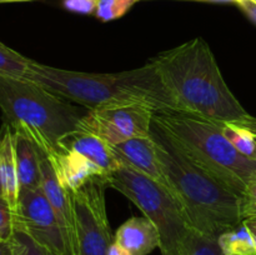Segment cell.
<instances>
[{
  "mask_svg": "<svg viewBox=\"0 0 256 255\" xmlns=\"http://www.w3.org/2000/svg\"><path fill=\"white\" fill-rule=\"evenodd\" d=\"M150 62L180 112L256 129V118L244 109L229 89L212 49L202 38L159 52Z\"/></svg>",
  "mask_w": 256,
  "mask_h": 255,
  "instance_id": "6da1fadb",
  "label": "cell"
},
{
  "mask_svg": "<svg viewBox=\"0 0 256 255\" xmlns=\"http://www.w3.org/2000/svg\"><path fill=\"white\" fill-rule=\"evenodd\" d=\"M30 82L85 109L142 104L154 112H180L152 62L115 74L72 72L35 62Z\"/></svg>",
  "mask_w": 256,
  "mask_h": 255,
  "instance_id": "7a4b0ae2",
  "label": "cell"
},
{
  "mask_svg": "<svg viewBox=\"0 0 256 255\" xmlns=\"http://www.w3.org/2000/svg\"><path fill=\"white\" fill-rule=\"evenodd\" d=\"M152 136L172 194L192 229L218 239L242 222L236 194L190 162L154 122Z\"/></svg>",
  "mask_w": 256,
  "mask_h": 255,
  "instance_id": "3957f363",
  "label": "cell"
},
{
  "mask_svg": "<svg viewBox=\"0 0 256 255\" xmlns=\"http://www.w3.org/2000/svg\"><path fill=\"white\" fill-rule=\"evenodd\" d=\"M152 122L190 162L239 198L256 179V160L244 156L232 146L219 122L186 112H154Z\"/></svg>",
  "mask_w": 256,
  "mask_h": 255,
  "instance_id": "277c9868",
  "label": "cell"
},
{
  "mask_svg": "<svg viewBox=\"0 0 256 255\" xmlns=\"http://www.w3.org/2000/svg\"><path fill=\"white\" fill-rule=\"evenodd\" d=\"M0 109L5 122L26 135L48 156L58 152L64 135L78 130L80 119L88 112L42 85L2 76Z\"/></svg>",
  "mask_w": 256,
  "mask_h": 255,
  "instance_id": "5b68a950",
  "label": "cell"
},
{
  "mask_svg": "<svg viewBox=\"0 0 256 255\" xmlns=\"http://www.w3.org/2000/svg\"><path fill=\"white\" fill-rule=\"evenodd\" d=\"M110 188L134 202L146 219L154 224L160 239L162 255H184L192 232L174 195L130 168L122 166L106 176Z\"/></svg>",
  "mask_w": 256,
  "mask_h": 255,
  "instance_id": "8992f818",
  "label": "cell"
},
{
  "mask_svg": "<svg viewBox=\"0 0 256 255\" xmlns=\"http://www.w3.org/2000/svg\"><path fill=\"white\" fill-rule=\"evenodd\" d=\"M108 186L106 176H99L70 190L78 255H106L114 242L105 205Z\"/></svg>",
  "mask_w": 256,
  "mask_h": 255,
  "instance_id": "52a82bcc",
  "label": "cell"
},
{
  "mask_svg": "<svg viewBox=\"0 0 256 255\" xmlns=\"http://www.w3.org/2000/svg\"><path fill=\"white\" fill-rule=\"evenodd\" d=\"M154 110L142 104L105 105L88 110L80 119L78 130L90 132L109 145L152 132Z\"/></svg>",
  "mask_w": 256,
  "mask_h": 255,
  "instance_id": "ba28073f",
  "label": "cell"
},
{
  "mask_svg": "<svg viewBox=\"0 0 256 255\" xmlns=\"http://www.w3.org/2000/svg\"><path fill=\"white\" fill-rule=\"evenodd\" d=\"M14 229L29 234L52 255H72L65 242L59 220L42 188L20 189L14 212Z\"/></svg>",
  "mask_w": 256,
  "mask_h": 255,
  "instance_id": "9c48e42d",
  "label": "cell"
},
{
  "mask_svg": "<svg viewBox=\"0 0 256 255\" xmlns=\"http://www.w3.org/2000/svg\"><path fill=\"white\" fill-rule=\"evenodd\" d=\"M39 150V149H38ZM40 170H42V189L49 200L59 220L65 242L72 255L76 254V236H75L74 210L70 190L65 188L58 176L52 162L45 152L39 150Z\"/></svg>",
  "mask_w": 256,
  "mask_h": 255,
  "instance_id": "30bf717a",
  "label": "cell"
},
{
  "mask_svg": "<svg viewBox=\"0 0 256 255\" xmlns=\"http://www.w3.org/2000/svg\"><path fill=\"white\" fill-rule=\"evenodd\" d=\"M115 158L122 166L130 168L139 174L154 180L172 194L162 165L158 158L152 132L148 136L132 138L116 145H110ZM174 195V194H172ZM175 198V196H174Z\"/></svg>",
  "mask_w": 256,
  "mask_h": 255,
  "instance_id": "8fae6325",
  "label": "cell"
},
{
  "mask_svg": "<svg viewBox=\"0 0 256 255\" xmlns=\"http://www.w3.org/2000/svg\"><path fill=\"white\" fill-rule=\"evenodd\" d=\"M59 148L70 150V152H74L86 158L89 162L96 165L106 176L122 168V164L118 162L112 152V146L106 142L90 134V132L74 130V132L64 135L59 140L58 149Z\"/></svg>",
  "mask_w": 256,
  "mask_h": 255,
  "instance_id": "7c38bea8",
  "label": "cell"
},
{
  "mask_svg": "<svg viewBox=\"0 0 256 255\" xmlns=\"http://www.w3.org/2000/svg\"><path fill=\"white\" fill-rule=\"evenodd\" d=\"M114 242L130 255H148L160 245L158 230L145 216L126 220L115 232Z\"/></svg>",
  "mask_w": 256,
  "mask_h": 255,
  "instance_id": "4fadbf2b",
  "label": "cell"
},
{
  "mask_svg": "<svg viewBox=\"0 0 256 255\" xmlns=\"http://www.w3.org/2000/svg\"><path fill=\"white\" fill-rule=\"evenodd\" d=\"M0 174H2V196L9 202L14 212L19 200L20 185L16 160H15L14 134H12V128L8 122H4L0 130Z\"/></svg>",
  "mask_w": 256,
  "mask_h": 255,
  "instance_id": "5bb4252c",
  "label": "cell"
},
{
  "mask_svg": "<svg viewBox=\"0 0 256 255\" xmlns=\"http://www.w3.org/2000/svg\"><path fill=\"white\" fill-rule=\"evenodd\" d=\"M12 134L20 189H39L42 188L39 150L36 145L22 132L12 130Z\"/></svg>",
  "mask_w": 256,
  "mask_h": 255,
  "instance_id": "9a60e30c",
  "label": "cell"
},
{
  "mask_svg": "<svg viewBox=\"0 0 256 255\" xmlns=\"http://www.w3.org/2000/svg\"><path fill=\"white\" fill-rule=\"evenodd\" d=\"M218 242L224 255H256V244L244 222L222 232Z\"/></svg>",
  "mask_w": 256,
  "mask_h": 255,
  "instance_id": "2e32d148",
  "label": "cell"
},
{
  "mask_svg": "<svg viewBox=\"0 0 256 255\" xmlns=\"http://www.w3.org/2000/svg\"><path fill=\"white\" fill-rule=\"evenodd\" d=\"M34 60L19 54L0 42V76L30 82Z\"/></svg>",
  "mask_w": 256,
  "mask_h": 255,
  "instance_id": "e0dca14e",
  "label": "cell"
},
{
  "mask_svg": "<svg viewBox=\"0 0 256 255\" xmlns=\"http://www.w3.org/2000/svg\"><path fill=\"white\" fill-rule=\"evenodd\" d=\"M224 136L232 146L249 159L256 160V129L236 122H219Z\"/></svg>",
  "mask_w": 256,
  "mask_h": 255,
  "instance_id": "ac0fdd59",
  "label": "cell"
},
{
  "mask_svg": "<svg viewBox=\"0 0 256 255\" xmlns=\"http://www.w3.org/2000/svg\"><path fill=\"white\" fill-rule=\"evenodd\" d=\"M9 242L12 245V255H52L46 248L40 245L36 240L32 239L22 230L14 229Z\"/></svg>",
  "mask_w": 256,
  "mask_h": 255,
  "instance_id": "d6986e66",
  "label": "cell"
},
{
  "mask_svg": "<svg viewBox=\"0 0 256 255\" xmlns=\"http://www.w3.org/2000/svg\"><path fill=\"white\" fill-rule=\"evenodd\" d=\"M184 255H224L218 239L192 230Z\"/></svg>",
  "mask_w": 256,
  "mask_h": 255,
  "instance_id": "ffe728a7",
  "label": "cell"
},
{
  "mask_svg": "<svg viewBox=\"0 0 256 255\" xmlns=\"http://www.w3.org/2000/svg\"><path fill=\"white\" fill-rule=\"evenodd\" d=\"M136 0H98L95 16L102 22H112L124 16Z\"/></svg>",
  "mask_w": 256,
  "mask_h": 255,
  "instance_id": "44dd1931",
  "label": "cell"
},
{
  "mask_svg": "<svg viewBox=\"0 0 256 255\" xmlns=\"http://www.w3.org/2000/svg\"><path fill=\"white\" fill-rule=\"evenodd\" d=\"M240 216L242 220L255 219L256 218V179L252 180L239 198Z\"/></svg>",
  "mask_w": 256,
  "mask_h": 255,
  "instance_id": "7402d4cb",
  "label": "cell"
},
{
  "mask_svg": "<svg viewBox=\"0 0 256 255\" xmlns=\"http://www.w3.org/2000/svg\"><path fill=\"white\" fill-rule=\"evenodd\" d=\"M14 232V212L9 202L0 198V240L9 242Z\"/></svg>",
  "mask_w": 256,
  "mask_h": 255,
  "instance_id": "603a6c76",
  "label": "cell"
},
{
  "mask_svg": "<svg viewBox=\"0 0 256 255\" xmlns=\"http://www.w3.org/2000/svg\"><path fill=\"white\" fill-rule=\"evenodd\" d=\"M62 5L66 10L79 14H94L98 0H64Z\"/></svg>",
  "mask_w": 256,
  "mask_h": 255,
  "instance_id": "cb8c5ba5",
  "label": "cell"
},
{
  "mask_svg": "<svg viewBox=\"0 0 256 255\" xmlns=\"http://www.w3.org/2000/svg\"><path fill=\"white\" fill-rule=\"evenodd\" d=\"M238 6L242 10L245 15L256 25V4L252 0H239Z\"/></svg>",
  "mask_w": 256,
  "mask_h": 255,
  "instance_id": "d4e9b609",
  "label": "cell"
},
{
  "mask_svg": "<svg viewBox=\"0 0 256 255\" xmlns=\"http://www.w3.org/2000/svg\"><path fill=\"white\" fill-rule=\"evenodd\" d=\"M106 255H130V252H126L122 246H120L118 242H112V245H110L109 250H108Z\"/></svg>",
  "mask_w": 256,
  "mask_h": 255,
  "instance_id": "484cf974",
  "label": "cell"
},
{
  "mask_svg": "<svg viewBox=\"0 0 256 255\" xmlns=\"http://www.w3.org/2000/svg\"><path fill=\"white\" fill-rule=\"evenodd\" d=\"M0 255H12V249L10 242L0 240Z\"/></svg>",
  "mask_w": 256,
  "mask_h": 255,
  "instance_id": "4316f807",
  "label": "cell"
},
{
  "mask_svg": "<svg viewBox=\"0 0 256 255\" xmlns=\"http://www.w3.org/2000/svg\"><path fill=\"white\" fill-rule=\"evenodd\" d=\"M244 222L246 224V226L249 228L250 232H252V238H254V242L256 244V218L255 219H248V220H244Z\"/></svg>",
  "mask_w": 256,
  "mask_h": 255,
  "instance_id": "83f0119b",
  "label": "cell"
},
{
  "mask_svg": "<svg viewBox=\"0 0 256 255\" xmlns=\"http://www.w3.org/2000/svg\"><path fill=\"white\" fill-rule=\"evenodd\" d=\"M202 2H235V4H236L238 0H202Z\"/></svg>",
  "mask_w": 256,
  "mask_h": 255,
  "instance_id": "f1b7e54d",
  "label": "cell"
},
{
  "mask_svg": "<svg viewBox=\"0 0 256 255\" xmlns=\"http://www.w3.org/2000/svg\"><path fill=\"white\" fill-rule=\"evenodd\" d=\"M32 2V0H0V4H6V2Z\"/></svg>",
  "mask_w": 256,
  "mask_h": 255,
  "instance_id": "f546056e",
  "label": "cell"
},
{
  "mask_svg": "<svg viewBox=\"0 0 256 255\" xmlns=\"http://www.w3.org/2000/svg\"><path fill=\"white\" fill-rule=\"evenodd\" d=\"M0 198H4V196H2V174H0Z\"/></svg>",
  "mask_w": 256,
  "mask_h": 255,
  "instance_id": "4dcf8cb0",
  "label": "cell"
},
{
  "mask_svg": "<svg viewBox=\"0 0 256 255\" xmlns=\"http://www.w3.org/2000/svg\"><path fill=\"white\" fill-rule=\"evenodd\" d=\"M252 2H255V4H256V0H252Z\"/></svg>",
  "mask_w": 256,
  "mask_h": 255,
  "instance_id": "1f68e13d",
  "label": "cell"
},
{
  "mask_svg": "<svg viewBox=\"0 0 256 255\" xmlns=\"http://www.w3.org/2000/svg\"><path fill=\"white\" fill-rule=\"evenodd\" d=\"M238 2H239V0H238Z\"/></svg>",
  "mask_w": 256,
  "mask_h": 255,
  "instance_id": "d6a6232c",
  "label": "cell"
},
{
  "mask_svg": "<svg viewBox=\"0 0 256 255\" xmlns=\"http://www.w3.org/2000/svg\"><path fill=\"white\" fill-rule=\"evenodd\" d=\"M136 2H138V0H136Z\"/></svg>",
  "mask_w": 256,
  "mask_h": 255,
  "instance_id": "836d02e7",
  "label": "cell"
}]
</instances>
